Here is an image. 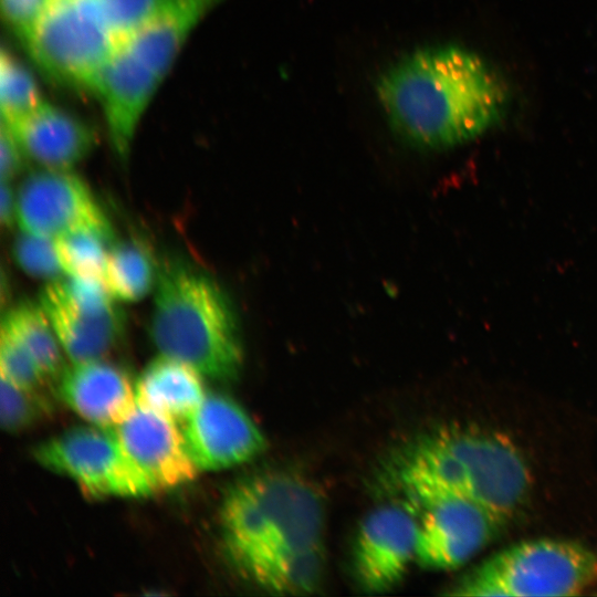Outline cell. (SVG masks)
<instances>
[{"instance_id": "cell-1", "label": "cell", "mask_w": 597, "mask_h": 597, "mask_svg": "<svg viewBox=\"0 0 597 597\" xmlns=\"http://www.w3.org/2000/svg\"><path fill=\"white\" fill-rule=\"evenodd\" d=\"M377 95L391 127L423 148L465 143L501 116L506 91L476 54L455 46L419 50L389 67Z\"/></svg>"}, {"instance_id": "cell-2", "label": "cell", "mask_w": 597, "mask_h": 597, "mask_svg": "<svg viewBox=\"0 0 597 597\" xmlns=\"http://www.w3.org/2000/svg\"><path fill=\"white\" fill-rule=\"evenodd\" d=\"M401 490L421 507L438 498L470 499L505 523L527 499L531 472L514 443L496 432L446 428L417 440L400 457Z\"/></svg>"}, {"instance_id": "cell-3", "label": "cell", "mask_w": 597, "mask_h": 597, "mask_svg": "<svg viewBox=\"0 0 597 597\" xmlns=\"http://www.w3.org/2000/svg\"><path fill=\"white\" fill-rule=\"evenodd\" d=\"M150 336L161 355L214 380L235 379L243 366L237 315L221 286L177 260L158 265Z\"/></svg>"}, {"instance_id": "cell-4", "label": "cell", "mask_w": 597, "mask_h": 597, "mask_svg": "<svg viewBox=\"0 0 597 597\" xmlns=\"http://www.w3.org/2000/svg\"><path fill=\"white\" fill-rule=\"evenodd\" d=\"M221 526L230 557L243 570L274 553L324 545V503L305 478L263 471L230 486L221 504Z\"/></svg>"}, {"instance_id": "cell-5", "label": "cell", "mask_w": 597, "mask_h": 597, "mask_svg": "<svg viewBox=\"0 0 597 597\" xmlns=\"http://www.w3.org/2000/svg\"><path fill=\"white\" fill-rule=\"evenodd\" d=\"M597 576V556L568 540L538 538L489 557L451 586L469 597L574 596Z\"/></svg>"}, {"instance_id": "cell-6", "label": "cell", "mask_w": 597, "mask_h": 597, "mask_svg": "<svg viewBox=\"0 0 597 597\" xmlns=\"http://www.w3.org/2000/svg\"><path fill=\"white\" fill-rule=\"evenodd\" d=\"M24 45L51 78L94 94L118 46L95 0H51Z\"/></svg>"}, {"instance_id": "cell-7", "label": "cell", "mask_w": 597, "mask_h": 597, "mask_svg": "<svg viewBox=\"0 0 597 597\" xmlns=\"http://www.w3.org/2000/svg\"><path fill=\"white\" fill-rule=\"evenodd\" d=\"M33 455L45 469L70 478L91 499L154 493L112 429L72 428L40 443Z\"/></svg>"}, {"instance_id": "cell-8", "label": "cell", "mask_w": 597, "mask_h": 597, "mask_svg": "<svg viewBox=\"0 0 597 597\" xmlns=\"http://www.w3.org/2000/svg\"><path fill=\"white\" fill-rule=\"evenodd\" d=\"M103 280L50 281L40 295L63 353L71 362L103 359L124 334V313Z\"/></svg>"}, {"instance_id": "cell-9", "label": "cell", "mask_w": 597, "mask_h": 597, "mask_svg": "<svg viewBox=\"0 0 597 597\" xmlns=\"http://www.w3.org/2000/svg\"><path fill=\"white\" fill-rule=\"evenodd\" d=\"M17 222L21 231L52 240L75 231L113 239L103 209L71 169L42 168L29 174L17 191Z\"/></svg>"}, {"instance_id": "cell-10", "label": "cell", "mask_w": 597, "mask_h": 597, "mask_svg": "<svg viewBox=\"0 0 597 597\" xmlns=\"http://www.w3.org/2000/svg\"><path fill=\"white\" fill-rule=\"evenodd\" d=\"M416 563L431 570L455 569L483 549L505 522L483 505L448 495L422 506Z\"/></svg>"}, {"instance_id": "cell-11", "label": "cell", "mask_w": 597, "mask_h": 597, "mask_svg": "<svg viewBox=\"0 0 597 597\" xmlns=\"http://www.w3.org/2000/svg\"><path fill=\"white\" fill-rule=\"evenodd\" d=\"M187 451L199 471H218L249 462L266 448L264 434L232 398L207 394L182 421Z\"/></svg>"}, {"instance_id": "cell-12", "label": "cell", "mask_w": 597, "mask_h": 597, "mask_svg": "<svg viewBox=\"0 0 597 597\" xmlns=\"http://www.w3.org/2000/svg\"><path fill=\"white\" fill-rule=\"evenodd\" d=\"M418 524L399 504L378 506L363 519L353 546L354 574L363 590L380 594L402 580L416 562Z\"/></svg>"}, {"instance_id": "cell-13", "label": "cell", "mask_w": 597, "mask_h": 597, "mask_svg": "<svg viewBox=\"0 0 597 597\" xmlns=\"http://www.w3.org/2000/svg\"><path fill=\"white\" fill-rule=\"evenodd\" d=\"M111 429L154 492L188 483L199 472L181 429L165 415L136 405L123 422Z\"/></svg>"}, {"instance_id": "cell-14", "label": "cell", "mask_w": 597, "mask_h": 597, "mask_svg": "<svg viewBox=\"0 0 597 597\" xmlns=\"http://www.w3.org/2000/svg\"><path fill=\"white\" fill-rule=\"evenodd\" d=\"M57 394L80 417L107 429L123 422L137 405L128 374L104 358L71 362L57 378Z\"/></svg>"}, {"instance_id": "cell-15", "label": "cell", "mask_w": 597, "mask_h": 597, "mask_svg": "<svg viewBox=\"0 0 597 597\" xmlns=\"http://www.w3.org/2000/svg\"><path fill=\"white\" fill-rule=\"evenodd\" d=\"M160 81L125 45L116 48L101 74L96 95L112 146L122 159L129 154L138 122Z\"/></svg>"}, {"instance_id": "cell-16", "label": "cell", "mask_w": 597, "mask_h": 597, "mask_svg": "<svg viewBox=\"0 0 597 597\" xmlns=\"http://www.w3.org/2000/svg\"><path fill=\"white\" fill-rule=\"evenodd\" d=\"M8 127L28 160L48 169H71L96 144L93 128L46 102Z\"/></svg>"}, {"instance_id": "cell-17", "label": "cell", "mask_w": 597, "mask_h": 597, "mask_svg": "<svg viewBox=\"0 0 597 597\" xmlns=\"http://www.w3.org/2000/svg\"><path fill=\"white\" fill-rule=\"evenodd\" d=\"M217 0H160L125 45L160 80L167 74L187 36Z\"/></svg>"}, {"instance_id": "cell-18", "label": "cell", "mask_w": 597, "mask_h": 597, "mask_svg": "<svg viewBox=\"0 0 597 597\" xmlns=\"http://www.w3.org/2000/svg\"><path fill=\"white\" fill-rule=\"evenodd\" d=\"M201 376L188 364L160 354L138 377L136 402L182 422L207 395Z\"/></svg>"}, {"instance_id": "cell-19", "label": "cell", "mask_w": 597, "mask_h": 597, "mask_svg": "<svg viewBox=\"0 0 597 597\" xmlns=\"http://www.w3.org/2000/svg\"><path fill=\"white\" fill-rule=\"evenodd\" d=\"M326 567L324 545L286 549L263 557L242 572L275 595H307L321 586Z\"/></svg>"}, {"instance_id": "cell-20", "label": "cell", "mask_w": 597, "mask_h": 597, "mask_svg": "<svg viewBox=\"0 0 597 597\" xmlns=\"http://www.w3.org/2000/svg\"><path fill=\"white\" fill-rule=\"evenodd\" d=\"M1 329L15 338L33 357L48 379H57L64 369L61 344L42 306L19 303L3 315Z\"/></svg>"}, {"instance_id": "cell-21", "label": "cell", "mask_w": 597, "mask_h": 597, "mask_svg": "<svg viewBox=\"0 0 597 597\" xmlns=\"http://www.w3.org/2000/svg\"><path fill=\"white\" fill-rule=\"evenodd\" d=\"M157 273L149 250L140 242L126 241L108 249L103 282L115 300L136 302L155 287Z\"/></svg>"}, {"instance_id": "cell-22", "label": "cell", "mask_w": 597, "mask_h": 597, "mask_svg": "<svg viewBox=\"0 0 597 597\" xmlns=\"http://www.w3.org/2000/svg\"><path fill=\"white\" fill-rule=\"evenodd\" d=\"M44 101L32 73L8 50L0 54L1 121L10 125L36 109Z\"/></svg>"}, {"instance_id": "cell-23", "label": "cell", "mask_w": 597, "mask_h": 597, "mask_svg": "<svg viewBox=\"0 0 597 597\" xmlns=\"http://www.w3.org/2000/svg\"><path fill=\"white\" fill-rule=\"evenodd\" d=\"M109 241L95 231H75L54 239L64 274L103 280Z\"/></svg>"}, {"instance_id": "cell-24", "label": "cell", "mask_w": 597, "mask_h": 597, "mask_svg": "<svg viewBox=\"0 0 597 597\" xmlns=\"http://www.w3.org/2000/svg\"><path fill=\"white\" fill-rule=\"evenodd\" d=\"M52 407L42 391L27 389L1 377L0 421L3 430L17 433L42 420Z\"/></svg>"}, {"instance_id": "cell-25", "label": "cell", "mask_w": 597, "mask_h": 597, "mask_svg": "<svg viewBox=\"0 0 597 597\" xmlns=\"http://www.w3.org/2000/svg\"><path fill=\"white\" fill-rule=\"evenodd\" d=\"M13 255L18 265L34 277L54 281L64 273L52 239L22 231L14 241Z\"/></svg>"}, {"instance_id": "cell-26", "label": "cell", "mask_w": 597, "mask_h": 597, "mask_svg": "<svg viewBox=\"0 0 597 597\" xmlns=\"http://www.w3.org/2000/svg\"><path fill=\"white\" fill-rule=\"evenodd\" d=\"M0 374L17 386L38 391H42L48 380L29 352L3 329L0 337Z\"/></svg>"}, {"instance_id": "cell-27", "label": "cell", "mask_w": 597, "mask_h": 597, "mask_svg": "<svg viewBox=\"0 0 597 597\" xmlns=\"http://www.w3.org/2000/svg\"><path fill=\"white\" fill-rule=\"evenodd\" d=\"M117 45L154 12L160 0H95Z\"/></svg>"}, {"instance_id": "cell-28", "label": "cell", "mask_w": 597, "mask_h": 597, "mask_svg": "<svg viewBox=\"0 0 597 597\" xmlns=\"http://www.w3.org/2000/svg\"><path fill=\"white\" fill-rule=\"evenodd\" d=\"M51 0H0L3 21L24 43Z\"/></svg>"}, {"instance_id": "cell-29", "label": "cell", "mask_w": 597, "mask_h": 597, "mask_svg": "<svg viewBox=\"0 0 597 597\" xmlns=\"http://www.w3.org/2000/svg\"><path fill=\"white\" fill-rule=\"evenodd\" d=\"M0 172L1 181H12L24 168L25 157L21 146L8 125L1 121L0 129Z\"/></svg>"}, {"instance_id": "cell-30", "label": "cell", "mask_w": 597, "mask_h": 597, "mask_svg": "<svg viewBox=\"0 0 597 597\" xmlns=\"http://www.w3.org/2000/svg\"><path fill=\"white\" fill-rule=\"evenodd\" d=\"M0 217L3 227H11L17 222V192L10 181H1Z\"/></svg>"}]
</instances>
